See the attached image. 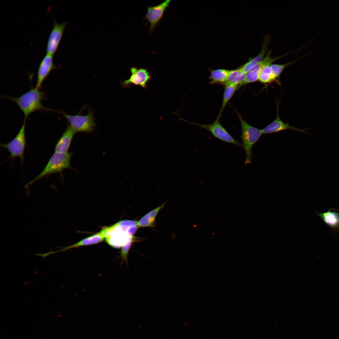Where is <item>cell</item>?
Masks as SVG:
<instances>
[{
  "mask_svg": "<svg viewBox=\"0 0 339 339\" xmlns=\"http://www.w3.org/2000/svg\"><path fill=\"white\" fill-rule=\"evenodd\" d=\"M53 26L47 41L46 54L53 55L57 50L67 23H57L53 19Z\"/></svg>",
  "mask_w": 339,
  "mask_h": 339,
  "instance_id": "9",
  "label": "cell"
},
{
  "mask_svg": "<svg viewBox=\"0 0 339 339\" xmlns=\"http://www.w3.org/2000/svg\"><path fill=\"white\" fill-rule=\"evenodd\" d=\"M220 117L218 116L213 123L208 124H202L190 122L180 118L188 123L207 130L214 137L222 141L235 145L239 147L242 146V143L234 139L221 125L219 121Z\"/></svg>",
  "mask_w": 339,
  "mask_h": 339,
  "instance_id": "7",
  "label": "cell"
},
{
  "mask_svg": "<svg viewBox=\"0 0 339 339\" xmlns=\"http://www.w3.org/2000/svg\"><path fill=\"white\" fill-rule=\"evenodd\" d=\"M270 51L266 56L260 62L253 67L247 73L244 84L252 83L258 80L260 72L262 67L267 64H272L275 61L283 56L277 57L272 58L270 56Z\"/></svg>",
  "mask_w": 339,
  "mask_h": 339,
  "instance_id": "12",
  "label": "cell"
},
{
  "mask_svg": "<svg viewBox=\"0 0 339 339\" xmlns=\"http://www.w3.org/2000/svg\"><path fill=\"white\" fill-rule=\"evenodd\" d=\"M56 67L53 64V55L46 54L41 61L39 66L35 88L40 89L51 71Z\"/></svg>",
  "mask_w": 339,
  "mask_h": 339,
  "instance_id": "11",
  "label": "cell"
},
{
  "mask_svg": "<svg viewBox=\"0 0 339 339\" xmlns=\"http://www.w3.org/2000/svg\"><path fill=\"white\" fill-rule=\"evenodd\" d=\"M268 39L266 38L262 45L261 50L255 57L251 58L247 62L240 67L246 73L255 65L261 61L264 58L266 51Z\"/></svg>",
  "mask_w": 339,
  "mask_h": 339,
  "instance_id": "19",
  "label": "cell"
},
{
  "mask_svg": "<svg viewBox=\"0 0 339 339\" xmlns=\"http://www.w3.org/2000/svg\"><path fill=\"white\" fill-rule=\"evenodd\" d=\"M229 71L225 69H218L211 71L209 79L211 84H223L226 82Z\"/></svg>",
  "mask_w": 339,
  "mask_h": 339,
  "instance_id": "20",
  "label": "cell"
},
{
  "mask_svg": "<svg viewBox=\"0 0 339 339\" xmlns=\"http://www.w3.org/2000/svg\"><path fill=\"white\" fill-rule=\"evenodd\" d=\"M62 113L68 121V125L75 133L91 132L96 126L93 112L91 110H89L88 113L85 115H71Z\"/></svg>",
  "mask_w": 339,
  "mask_h": 339,
  "instance_id": "5",
  "label": "cell"
},
{
  "mask_svg": "<svg viewBox=\"0 0 339 339\" xmlns=\"http://www.w3.org/2000/svg\"><path fill=\"white\" fill-rule=\"evenodd\" d=\"M26 119L15 137L9 142L1 143V146L7 149L10 153L9 158L12 160L17 157L20 159L22 164L24 160V153L26 145Z\"/></svg>",
  "mask_w": 339,
  "mask_h": 339,
  "instance_id": "6",
  "label": "cell"
},
{
  "mask_svg": "<svg viewBox=\"0 0 339 339\" xmlns=\"http://www.w3.org/2000/svg\"><path fill=\"white\" fill-rule=\"evenodd\" d=\"M241 127L242 132L240 138L242 140L243 147L246 156L244 165L251 163L253 157L252 148L263 134L262 130L253 126L247 122L241 115L236 111Z\"/></svg>",
  "mask_w": 339,
  "mask_h": 339,
  "instance_id": "4",
  "label": "cell"
},
{
  "mask_svg": "<svg viewBox=\"0 0 339 339\" xmlns=\"http://www.w3.org/2000/svg\"><path fill=\"white\" fill-rule=\"evenodd\" d=\"M331 209L324 213L318 212L317 216L334 231L339 232V213Z\"/></svg>",
  "mask_w": 339,
  "mask_h": 339,
  "instance_id": "16",
  "label": "cell"
},
{
  "mask_svg": "<svg viewBox=\"0 0 339 339\" xmlns=\"http://www.w3.org/2000/svg\"><path fill=\"white\" fill-rule=\"evenodd\" d=\"M103 228L99 232L94 235L86 238L77 243L66 247L58 250V252L64 251L73 248L98 244L106 238L105 232Z\"/></svg>",
  "mask_w": 339,
  "mask_h": 339,
  "instance_id": "15",
  "label": "cell"
},
{
  "mask_svg": "<svg viewBox=\"0 0 339 339\" xmlns=\"http://www.w3.org/2000/svg\"><path fill=\"white\" fill-rule=\"evenodd\" d=\"M45 93L39 89L31 88L27 92L16 98L5 96L15 103L23 113L25 119L31 113L37 110H48L42 105Z\"/></svg>",
  "mask_w": 339,
  "mask_h": 339,
  "instance_id": "2",
  "label": "cell"
},
{
  "mask_svg": "<svg viewBox=\"0 0 339 339\" xmlns=\"http://www.w3.org/2000/svg\"><path fill=\"white\" fill-rule=\"evenodd\" d=\"M75 132L68 125L65 131L56 143L55 147V152L65 153L70 147L72 140Z\"/></svg>",
  "mask_w": 339,
  "mask_h": 339,
  "instance_id": "14",
  "label": "cell"
},
{
  "mask_svg": "<svg viewBox=\"0 0 339 339\" xmlns=\"http://www.w3.org/2000/svg\"><path fill=\"white\" fill-rule=\"evenodd\" d=\"M171 1L170 0H165L157 5L147 7V11L144 18L149 24L150 32H152L159 23Z\"/></svg>",
  "mask_w": 339,
  "mask_h": 339,
  "instance_id": "10",
  "label": "cell"
},
{
  "mask_svg": "<svg viewBox=\"0 0 339 339\" xmlns=\"http://www.w3.org/2000/svg\"><path fill=\"white\" fill-rule=\"evenodd\" d=\"M296 61L287 63L283 64H273L270 65L272 74L274 80L279 78V76L284 69L287 66L292 64Z\"/></svg>",
  "mask_w": 339,
  "mask_h": 339,
  "instance_id": "23",
  "label": "cell"
},
{
  "mask_svg": "<svg viewBox=\"0 0 339 339\" xmlns=\"http://www.w3.org/2000/svg\"><path fill=\"white\" fill-rule=\"evenodd\" d=\"M57 252H58V251H51L50 252H49L48 253H44V254H37V255H38V256H42L44 258L45 257H46V256H48L49 255H51V254L56 253H57Z\"/></svg>",
  "mask_w": 339,
  "mask_h": 339,
  "instance_id": "25",
  "label": "cell"
},
{
  "mask_svg": "<svg viewBox=\"0 0 339 339\" xmlns=\"http://www.w3.org/2000/svg\"><path fill=\"white\" fill-rule=\"evenodd\" d=\"M135 221L125 220L110 227H106L105 240L111 246L116 248L122 247L133 236L138 227Z\"/></svg>",
  "mask_w": 339,
  "mask_h": 339,
  "instance_id": "1",
  "label": "cell"
},
{
  "mask_svg": "<svg viewBox=\"0 0 339 339\" xmlns=\"http://www.w3.org/2000/svg\"><path fill=\"white\" fill-rule=\"evenodd\" d=\"M164 203H163L143 216L137 222L138 228L153 227L156 217L160 210L164 207Z\"/></svg>",
  "mask_w": 339,
  "mask_h": 339,
  "instance_id": "17",
  "label": "cell"
},
{
  "mask_svg": "<svg viewBox=\"0 0 339 339\" xmlns=\"http://www.w3.org/2000/svg\"><path fill=\"white\" fill-rule=\"evenodd\" d=\"M271 64L264 65L262 68L259 76L258 80L261 83H267L274 81L271 69Z\"/></svg>",
  "mask_w": 339,
  "mask_h": 339,
  "instance_id": "22",
  "label": "cell"
},
{
  "mask_svg": "<svg viewBox=\"0 0 339 339\" xmlns=\"http://www.w3.org/2000/svg\"><path fill=\"white\" fill-rule=\"evenodd\" d=\"M130 71L131 75L129 78L121 82L123 87L129 89L133 84L144 89L148 88V83L152 79V76L148 69L133 66L130 68Z\"/></svg>",
  "mask_w": 339,
  "mask_h": 339,
  "instance_id": "8",
  "label": "cell"
},
{
  "mask_svg": "<svg viewBox=\"0 0 339 339\" xmlns=\"http://www.w3.org/2000/svg\"><path fill=\"white\" fill-rule=\"evenodd\" d=\"M72 153L54 152L43 170L25 186L28 187L36 181L54 173H61L67 169H73L70 164Z\"/></svg>",
  "mask_w": 339,
  "mask_h": 339,
  "instance_id": "3",
  "label": "cell"
},
{
  "mask_svg": "<svg viewBox=\"0 0 339 339\" xmlns=\"http://www.w3.org/2000/svg\"><path fill=\"white\" fill-rule=\"evenodd\" d=\"M225 86L222 106L218 116L220 117L225 107L239 86L235 84H226Z\"/></svg>",
  "mask_w": 339,
  "mask_h": 339,
  "instance_id": "21",
  "label": "cell"
},
{
  "mask_svg": "<svg viewBox=\"0 0 339 339\" xmlns=\"http://www.w3.org/2000/svg\"><path fill=\"white\" fill-rule=\"evenodd\" d=\"M285 130H292L308 133L306 131V129H299L291 126L288 124L284 123L280 119L278 113L277 114L276 119L262 130V131L263 134H267L277 132Z\"/></svg>",
  "mask_w": 339,
  "mask_h": 339,
  "instance_id": "13",
  "label": "cell"
},
{
  "mask_svg": "<svg viewBox=\"0 0 339 339\" xmlns=\"http://www.w3.org/2000/svg\"><path fill=\"white\" fill-rule=\"evenodd\" d=\"M246 73L241 68L229 71L227 80L224 85L235 84L241 86L244 85Z\"/></svg>",
  "mask_w": 339,
  "mask_h": 339,
  "instance_id": "18",
  "label": "cell"
},
{
  "mask_svg": "<svg viewBox=\"0 0 339 339\" xmlns=\"http://www.w3.org/2000/svg\"><path fill=\"white\" fill-rule=\"evenodd\" d=\"M133 238L130 239L125 243L121 247L120 252L121 256L122 259V262H126L128 264L127 257L128 252L133 242Z\"/></svg>",
  "mask_w": 339,
  "mask_h": 339,
  "instance_id": "24",
  "label": "cell"
}]
</instances>
